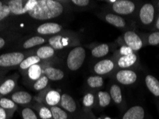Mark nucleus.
I'll return each instance as SVG.
<instances>
[{
    "instance_id": "obj_1",
    "label": "nucleus",
    "mask_w": 159,
    "mask_h": 119,
    "mask_svg": "<svg viewBox=\"0 0 159 119\" xmlns=\"http://www.w3.org/2000/svg\"><path fill=\"white\" fill-rule=\"evenodd\" d=\"M65 10V4L62 2L57 0H37L36 5L26 16L33 21L47 22L63 15Z\"/></svg>"
},
{
    "instance_id": "obj_2",
    "label": "nucleus",
    "mask_w": 159,
    "mask_h": 119,
    "mask_svg": "<svg viewBox=\"0 0 159 119\" xmlns=\"http://www.w3.org/2000/svg\"><path fill=\"white\" fill-rule=\"evenodd\" d=\"M34 49L25 51H8L0 54V71H9L17 69L27 57L32 55Z\"/></svg>"
},
{
    "instance_id": "obj_3",
    "label": "nucleus",
    "mask_w": 159,
    "mask_h": 119,
    "mask_svg": "<svg viewBox=\"0 0 159 119\" xmlns=\"http://www.w3.org/2000/svg\"><path fill=\"white\" fill-rule=\"evenodd\" d=\"M80 40L77 35L72 32L63 31L60 34L49 36L48 44L55 49L59 51L72 46H78Z\"/></svg>"
},
{
    "instance_id": "obj_4",
    "label": "nucleus",
    "mask_w": 159,
    "mask_h": 119,
    "mask_svg": "<svg viewBox=\"0 0 159 119\" xmlns=\"http://www.w3.org/2000/svg\"><path fill=\"white\" fill-rule=\"evenodd\" d=\"M48 36L30 34L23 36L15 44H13L9 49L10 51H25L34 49L39 46L48 44Z\"/></svg>"
},
{
    "instance_id": "obj_5",
    "label": "nucleus",
    "mask_w": 159,
    "mask_h": 119,
    "mask_svg": "<svg viewBox=\"0 0 159 119\" xmlns=\"http://www.w3.org/2000/svg\"><path fill=\"white\" fill-rule=\"evenodd\" d=\"M86 58L85 49L78 46L70 51L66 58V66L70 71H78L83 66Z\"/></svg>"
},
{
    "instance_id": "obj_6",
    "label": "nucleus",
    "mask_w": 159,
    "mask_h": 119,
    "mask_svg": "<svg viewBox=\"0 0 159 119\" xmlns=\"http://www.w3.org/2000/svg\"><path fill=\"white\" fill-rule=\"evenodd\" d=\"M61 95L58 91L52 89L50 86H49L45 89L38 92L35 96H34V99L35 102L46 105L51 108L59 106Z\"/></svg>"
},
{
    "instance_id": "obj_7",
    "label": "nucleus",
    "mask_w": 159,
    "mask_h": 119,
    "mask_svg": "<svg viewBox=\"0 0 159 119\" xmlns=\"http://www.w3.org/2000/svg\"><path fill=\"white\" fill-rule=\"evenodd\" d=\"M37 0H7L12 17L26 16L37 4Z\"/></svg>"
},
{
    "instance_id": "obj_8",
    "label": "nucleus",
    "mask_w": 159,
    "mask_h": 119,
    "mask_svg": "<svg viewBox=\"0 0 159 119\" xmlns=\"http://www.w3.org/2000/svg\"><path fill=\"white\" fill-rule=\"evenodd\" d=\"M58 106L66 111L72 119H80L83 115V109L78 106L74 98L67 93H64L61 95V99Z\"/></svg>"
},
{
    "instance_id": "obj_9",
    "label": "nucleus",
    "mask_w": 159,
    "mask_h": 119,
    "mask_svg": "<svg viewBox=\"0 0 159 119\" xmlns=\"http://www.w3.org/2000/svg\"><path fill=\"white\" fill-rule=\"evenodd\" d=\"M63 32L62 25L56 22H47L39 24L34 27L30 34L40 35L44 36H51L61 33Z\"/></svg>"
},
{
    "instance_id": "obj_10",
    "label": "nucleus",
    "mask_w": 159,
    "mask_h": 119,
    "mask_svg": "<svg viewBox=\"0 0 159 119\" xmlns=\"http://www.w3.org/2000/svg\"><path fill=\"white\" fill-rule=\"evenodd\" d=\"M22 36L23 34L14 27L2 32L0 33V50L9 49Z\"/></svg>"
},
{
    "instance_id": "obj_11",
    "label": "nucleus",
    "mask_w": 159,
    "mask_h": 119,
    "mask_svg": "<svg viewBox=\"0 0 159 119\" xmlns=\"http://www.w3.org/2000/svg\"><path fill=\"white\" fill-rule=\"evenodd\" d=\"M19 78V74L15 73L9 76H5L0 81V98L9 96L17 90Z\"/></svg>"
},
{
    "instance_id": "obj_12",
    "label": "nucleus",
    "mask_w": 159,
    "mask_h": 119,
    "mask_svg": "<svg viewBox=\"0 0 159 119\" xmlns=\"http://www.w3.org/2000/svg\"><path fill=\"white\" fill-rule=\"evenodd\" d=\"M7 97L21 107H30L35 103L33 96L25 91L17 90Z\"/></svg>"
},
{
    "instance_id": "obj_13",
    "label": "nucleus",
    "mask_w": 159,
    "mask_h": 119,
    "mask_svg": "<svg viewBox=\"0 0 159 119\" xmlns=\"http://www.w3.org/2000/svg\"><path fill=\"white\" fill-rule=\"evenodd\" d=\"M50 62H52V59L44 61V62L41 63V64L33 65V66L30 67L26 71V73L22 76L24 77L25 83H27L28 85L31 86L32 83H34L37 79L40 78L41 76L43 75L44 66Z\"/></svg>"
},
{
    "instance_id": "obj_14",
    "label": "nucleus",
    "mask_w": 159,
    "mask_h": 119,
    "mask_svg": "<svg viewBox=\"0 0 159 119\" xmlns=\"http://www.w3.org/2000/svg\"><path fill=\"white\" fill-rule=\"evenodd\" d=\"M112 8L118 15H128L135 11V5L133 2L128 0H118L113 4Z\"/></svg>"
},
{
    "instance_id": "obj_15",
    "label": "nucleus",
    "mask_w": 159,
    "mask_h": 119,
    "mask_svg": "<svg viewBox=\"0 0 159 119\" xmlns=\"http://www.w3.org/2000/svg\"><path fill=\"white\" fill-rule=\"evenodd\" d=\"M52 62H50L46 65H44L43 74L48 77L49 80L50 81H57L62 80L65 77L64 71L60 69L52 66Z\"/></svg>"
},
{
    "instance_id": "obj_16",
    "label": "nucleus",
    "mask_w": 159,
    "mask_h": 119,
    "mask_svg": "<svg viewBox=\"0 0 159 119\" xmlns=\"http://www.w3.org/2000/svg\"><path fill=\"white\" fill-rule=\"evenodd\" d=\"M116 79L119 83L123 85H130L137 80V74L131 70L123 69L116 74Z\"/></svg>"
},
{
    "instance_id": "obj_17",
    "label": "nucleus",
    "mask_w": 159,
    "mask_h": 119,
    "mask_svg": "<svg viewBox=\"0 0 159 119\" xmlns=\"http://www.w3.org/2000/svg\"><path fill=\"white\" fill-rule=\"evenodd\" d=\"M124 40L126 44L133 51H139L143 46V41L135 32L128 31L124 34Z\"/></svg>"
},
{
    "instance_id": "obj_18",
    "label": "nucleus",
    "mask_w": 159,
    "mask_h": 119,
    "mask_svg": "<svg viewBox=\"0 0 159 119\" xmlns=\"http://www.w3.org/2000/svg\"><path fill=\"white\" fill-rule=\"evenodd\" d=\"M114 62L111 59L99 61L93 66V72L98 76L106 75L114 69Z\"/></svg>"
},
{
    "instance_id": "obj_19",
    "label": "nucleus",
    "mask_w": 159,
    "mask_h": 119,
    "mask_svg": "<svg viewBox=\"0 0 159 119\" xmlns=\"http://www.w3.org/2000/svg\"><path fill=\"white\" fill-rule=\"evenodd\" d=\"M154 7L151 4H145L140 9L139 17L141 22L145 25L151 24L154 19Z\"/></svg>"
},
{
    "instance_id": "obj_20",
    "label": "nucleus",
    "mask_w": 159,
    "mask_h": 119,
    "mask_svg": "<svg viewBox=\"0 0 159 119\" xmlns=\"http://www.w3.org/2000/svg\"><path fill=\"white\" fill-rule=\"evenodd\" d=\"M55 53L56 51L54 49L52 46L47 44L34 49L33 54L38 57L39 59L43 61H48L52 60L53 57H55Z\"/></svg>"
},
{
    "instance_id": "obj_21",
    "label": "nucleus",
    "mask_w": 159,
    "mask_h": 119,
    "mask_svg": "<svg viewBox=\"0 0 159 119\" xmlns=\"http://www.w3.org/2000/svg\"><path fill=\"white\" fill-rule=\"evenodd\" d=\"M145 110L143 106L135 105L128 109L122 116L121 119H144Z\"/></svg>"
},
{
    "instance_id": "obj_22",
    "label": "nucleus",
    "mask_w": 159,
    "mask_h": 119,
    "mask_svg": "<svg viewBox=\"0 0 159 119\" xmlns=\"http://www.w3.org/2000/svg\"><path fill=\"white\" fill-rule=\"evenodd\" d=\"M43 62H44V61L40 59L38 57H37V56L34 54L30 55L21 63L20 65L18 67V69L19 71H20V74L23 76L25 73H26V71L30 68V67L33 66V65L41 64V63H43Z\"/></svg>"
},
{
    "instance_id": "obj_23",
    "label": "nucleus",
    "mask_w": 159,
    "mask_h": 119,
    "mask_svg": "<svg viewBox=\"0 0 159 119\" xmlns=\"http://www.w3.org/2000/svg\"><path fill=\"white\" fill-rule=\"evenodd\" d=\"M30 107L35 111L39 119H53L50 107L37 102Z\"/></svg>"
},
{
    "instance_id": "obj_24",
    "label": "nucleus",
    "mask_w": 159,
    "mask_h": 119,
    "mask_svg": "<svg viewBox=\"0 0 159 119\" xmlns=\"http://www.w3.org/2000/svg\"><path fill=\"white\" fill-rule=\"evenodd\" d=\"M111 101V97L108 92L99 91L96 94V106L100 109L109 106Z\"/></svg>"
},
{
    "instance_id": "obj_25",
    "label": "nucleus",
    "mask_w": 159,
    "mask_h": 119,
    "mask_svg": "<svg viewBox=\"0 0 159 119\" xmlns=\"http://www.w3.org/2000/svg\"><path fill=\"white\" fill-rule=\"evenodd\" d=\"M145 82L151 94L156 97H159V81L158 79L153 76L148 75L145 79Z\"/></svg>"
},
{
    "instance_id": "obj_26",
    "label": "nucleus",
    "mask_w": 159,
    "mask_h": 119,
    "mask_svg": "<svg viewBox=\"0 0 159 119\" xmlns=\"http://www.w3.org/2000/svg\"><path fill=\"white\" fill-rule=\"evenodd\" d=\"M83 111H90L93 107L96 106V95L92 92H88L83 98Z\"/></svg>"
},
{
    "instance_id": "obj_27",
    "label": "nucleus",
    "mask_w": 159,
    "mask_h": 119,
    "mask_svg": "<svg viewBox=\"0 0 159 119\" xmlns=\"http://www.w3.org/2000/svg\"><path fill=\"white\" fill-rule=\"evenodd\" d=\"M110 96L111 97V100H113V102L115 103L116 105L119 106H123V95L122 91H121V88L120 86L117 84H113L111 86V88H110Z\"/></svg>"
},
{
    "instance_id": "obj_28",
    "label": "nucleus",
    "mask_w": 159,
    "mask_h": 119,
    "mask_svg": "<svg viewBox=\"0 0 159 119\" xmlns=\"http://www.w3.org/2000/svg\"><path fill=\"white\" fill-rule=\"evenodd\" d=\"M104 19L108 23V24L114 26L118 28H123L125 27V21L123 17L119 15H114V14H107L105 15Z\"/></svg>"
},
{
    "instance_id": "obj_29",
    "label": "nucleus",
    "mask_w": 159,
    "mask_h": 119,
    "mask_svg": "<svg viewBox=\"0 0 159 119\" xmlns=\"http://www.w3.org/2000/svg\"><path fill=\"white\" fill-rule=\"evenodd\" d=\"M137 56L135 53L128 56H122L119 58L118 61V65L120 68L125 69L133 66L136 62Z\"/></svg>"
},
{
    "instance_id": "obj_30",
    "label": "nucleus",
    "mask_w": 159,
    "mask_h": 119,
    "mask_svg": "<svg viewBox=\"0 0 159 119\" xmlns=\"http://www.w3.org/2000/svg\"><path fill=\"white\" fill-rule=\"evenodd\" d=\"M110 51V47L107 44H98L91 51V54L95 58H102L107 54Z\"/></svg>"
},
{
    "instance_id": "obj_31",
    "label": "nucleus",
    "mask_w": 159,
    "mask_h": 119,
    "mask_svg": "<svg viewBox=\"0 0 159 119\" xmlns=\"http://www.w3.org/2000/svg\"><path fill=\"white\" fill-rule=\"evenodd\" d=\"M49 79L48 77L44 75H42L39 79H37V81H34V83H32L30 87L33 89L34 91L36 92H40L42 91L45 89V88L49 86Z\"/></svg>"
},
{
    "instance_id": "obj_32",
    "label": "nucleus",
    "mask_w": 159,
    "mask_h": 119,
    "mask_svg": "<svg viewBox=\"0 0 159 119\" xmlns=\"http://www.w3.org/2000/svg\"><path fill=\"white\" fill-rule=\"evenodd\" d=\"M0 107L14 114L18 109L17 105L7 96L0 98Z\"/></svg>"
},
{
    "instance_id": "obj_33",
    "label": "nucleus",
    "mask_w": 159,
    "mask_h": 119,
    "mask_svg": "<svg viewBox=\"0 0 159 119\" xmlns=\"http://www.w3.org/2000/svg\"><path fill=\"white\" fill-rule=\"evenodd\" d=\"M87 84L91 89H99L103 86L104 80L103 78L100 76H89L87 79Z\"/></svg>"
},
{
    "instance_id": "obj_34",
    "label": "nucleus",
    "mask_w": 159,
    "mask_h": 119,
    "mask_svg": "<svg viewBox=\"0 0 159 119\" xmlns=\"http://www.w3.org/2000/svg\"><path fill=\"white\" fill-rule=\"evenodd\" d=\"M20 112L22 119H39L35 111L31 107H21Z\"/></svg>"
},
{
    "instance_id": "obj_35",
    "label": "nucleus",
    "mask_w": 159,
    "mask_h": 119,
    "mask_svg": "<svg viewBox=\"0 0 159 119\" xmlns=\"http://www.w3.org/2000/svg\"><path fill=\"white\" fill-rule=\"evenodd\" d=\"M50 109L52 111L53 119H72L71 116L60 106L51 107Z\"/></svg>"
},
{
    "instance_id": "obj_36",
    "label": "nucleus",
    "mask_w": 159,
    "mask_h": 119,
    "mask_svg": "<svg viewBox=\"0 0 159 119\" xmlns=\"http://www.w3.org/2000/svg\"><path fill=\"white\" fill-rule=\"evenodd\" d=\"M10 17H12L10 9H9L8 4L7 3V1H5V3L0 7V22H3L9 20Z\"/></svg>"
},
{
    "instance_id": "obj_37",
    "label": "nucleus",
    "mask_w": 159,
    "mask_h": 119,
    "mask_svg": "<svg viewBox=\"0 0 159 119\" xmlns=\"http://www.w3.org/2000/svg\"><path fill=\"white\" fill-rule=\"evenodd\" d=\"M72 5L79 8H85L91 4L90 1L89 0H72V1L68 2Z\"/></svg>"
},
{
    "instance_id": "obj_38",
    "label": "nucleus",
    "mask_w": 159,
    "mask_h": 119,
    "mask_svg": "<svg viewBox=\"0 0 159 119\" xmlns=\"http://www.w3.org/2000/svg\"><path fill=\"white\" fill-rule=\"evenodd\" d=\"M148 41L149 44L153 46L159 44V32H154L149 35Z\"/></svg>"
},
{
    "instance_id": "obj_39",
    "label": "nucleus",
    "mask_w": 159,
    "mask_h": 119,
    "mask_svg": "<svg viewBox=\"0 0 159 119\" xmlns=\"http://www.w3.org/2000/svg\"><path fill=\"white\" fill-rule=\"evenodd\" d=\"M13 116L14 113L0 107V119H11Z\"/></svg>"
},
{
    "instance_id": "obj_40",
    "label": "nucleus",
    "mask_w": 159,
    "mask_h": 119,
    "mask_svg": "<svg viewBox=\"0 0 159 119\" xmlns=\"http://www.w3.org/2000/svg\"><path fill=\"white\" fill-rule=\"evenodd\" d=\"M120 53L122 56H128L133 54V53H133V50L131 48H130L129 46H121V48L120 49Z\"/></svg>"
},
{
    "instance_id": "obj_41",
    "label": "nucleus",
    "mask_w": 159,
    "mask_h": 119,
    "mask_svg": "<svg viewBox=\"0 0 159 119\" xmlns=\"http://www.w3.org/2000/svg\"><path fill=\"white\" fill-rule=\"evenodd\" d=\"M11 27H13V26L11 24V22H9V19L5 21V22H0V33L4 30L10 29Z\"/></svg>"
},
{
    "instance_id": "obj_42",
    "label": "nucleus",
    "mask_w": 159,
    "mask_h": 119,
    "mask_svg": "<svg viewBox=\"0 0 159 119\" xmlns=\"http://www.w3.org/2000/svg\"><path fill=\"white\" fill-rule=\"evenodd\" d=\"M80 119H96L95 117L94 114L93 113V112L90 111H83V115H82Z\"/></svg>"
},
{
    "instance_id": "obj_43",
    "label": "nucleus",
    "mask_w": 159,
    "mask_h": 119,
    "mask_svg": "<svg viewBox=\"0 0 159 119\" xmlns=\"http://www.w3.org/2000/svg\"><path fill=\"white\" fill-rule=\"evenodd\" d=\"M8 73V71H0V81L3 79L4 77L6 76V74Z\"/></svg>"
},
{
    "instance_id": "obj_44",
    "label": "nucleus",
    "mask_w": 159,
    "mask_h": 119,
    "mask_svg": "<svg viewBox=\"0 0 159 119\" xmlns=\"http://www.w3.org/2000/svg\"><path fill=\"white\" fill-rule=\"evenodd\" d=\"M99 119H112V118L108 117V116H102V117L100 118Z\"/></svg>"
},
{
    "instance_id": "obj_45",
    "label": "nucleus",
    "mask_w": 159,
    "mask_h": 119,
    "mask_svg": "<svg viewBox=\"0 0 159 119\" xmlns=\"http://www.w3.org/2000/svg\"><path fill=\"white\" fill-rule=\"evenodd\" d=\"M156 27H157L158 29H159V17L158 19L157 22H156Z\"/></svg>"
},
{
    "instance_id": "obj_46",
    "label": "nucleus",
    "mask_w": 159,
    "mask_h": 119,
    "mask_svg": "<svg viewBox=\"0 0 159 119\" xmlns=\"http://www.w3.org/2000/svg\"><path fill=\"white\" fill-rule=\"evenodd\" d=\"M4 3H5V1H2V0H0V7H1Z\"/></svg>"
},
{
    "instance_id": "obj_47",
    "label": "nucleus",
    "mask_w": 159,
    "mask_h": 119,
    "mask_svg": "<svg viewBox=\"0 0 159 119\" xmlns=\"http://www.w3.org/2000/svg\"><path fill=\"white\" fill-rule=\"evenodd\" d=\"M116 0H110V1H108V2H110V3H113L114 4L116 2Z\"/></svg>"
},
{
    "instance_id": "obj_48",
    "label": "nucleus",
    "mask_w": 159,
    "mask_h": 119,
    "mask_svg": "<svg viewBox=\"0 0 159 119\" xmlns=\"http://www.w3.org/2000/svg\"><path fill=\"white\" fill-rule=\"evenodd\" d=\"M158 5H159V2H158Z\"/></svg>"
}]
</instances>
